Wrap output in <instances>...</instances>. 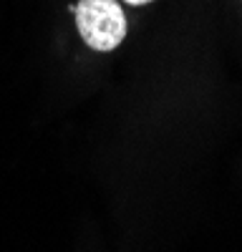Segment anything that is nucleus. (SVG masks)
<instances>
[{"mask_svg": "<svg viewBox=\"0 0 242 252\" xmlns=\"http://www.w3.org/2000/svg\"><path fill=\"white\" fill-rule=\"evenodd\" d=\"M73 13L76 28L89 48L109 53L124 43L129 26L119 0H78Z\"/></svg>", "mask_w": 242, "mask_h": 252, "instance_id": "nucleus-1", "label": "nucleus"}, {"mask_svg": "<svg viewBox=\"0 0 242 252\" xmlns=\"http://www.w3.org/2000/svg\"><path fill=\"white\" fill-rule=\"evenodd\" d=\"M129 5H147V3H154V0H124Z\"/></svg>", "mask_w": 242, "mask_h": 252, "instance_id": "nucleus-2", "label": "nucleus"}]
</instances>
